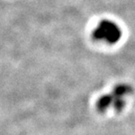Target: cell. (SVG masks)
<instances>
[{
  "mask_svg": "<svg viewBox=\"0 0 135 135\" xmlns=\"http://www.w3.org/2000/svg\"><path fill=\"white\" fill-rule=\"evenodd\" d=\"M93 37L98 41L107 44L116 43L121 37L120 28L112 20H102L98 24L93 32Z\"/></svg>",
  "mask_w": 135,
  "mask_h": 135,
  "instance_id": "1",
  "label": "cell"
},
{
  "mask_svg": "<svg viewBox=\"0 0 135 135\" xmlns=\"http://www.w3.org/2000/svg\"><path fill=\"white\" fill-rule=\"evenodd\" d=\"M113 97L112 95H104L100 97L96 103V109L98 112L104 113V112L112 106Z\"/></svg>",
  "mask_w": 135,
  "mask_h": 135,
  "instance_id": "2",
  "label": "cell"
}]
</instances>
